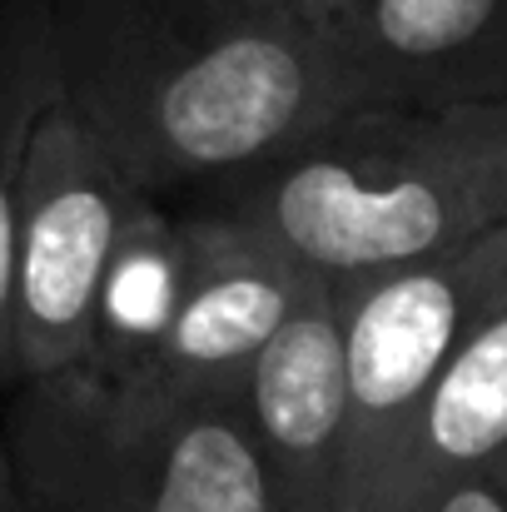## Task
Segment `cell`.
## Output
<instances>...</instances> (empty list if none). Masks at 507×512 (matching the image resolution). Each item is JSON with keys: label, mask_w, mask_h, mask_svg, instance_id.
I'll return each instance as SVG.
<instances>
[{"label": "cell", "mask_w": 507, "mask_h": 512, "mask_svg": "<svg viewBox=\"0 0 507 512\" xmlns=\"http://www.w3.org/2000/svg\"><path fill=\"white\" fill-rule=\"evenodd\" d=\"M55 50L75 105L155 199L373 110L329 35L279 0H55Z\"/></svg>", "instance_id": "obj_1"}, {"label": "cell", "mask_w": 507, "mask_h": 512, "mask_svg": "<svg viewBox=\"0 0 507 512\" xmlns=\"http://www.w3.org/2000/svg\"><path fill=\"white\" fill-rule=\"evenodd\" d=\"M214 209L329 284L423 264L507 224V105L353 110L224 179Z\"/></svg>", "instance_id": "obj_2"}, {"label": "cell", "mask_w": 507, "mask_h": 512, "mask_svg": "<svg viewBox=\"0 0 507 512\" xmlns=\"http://www.w3.org/2000/svg\"><path fill=\"white\" fill-rule=\"evenodd\" d=\"M0 438L20 512H279L239 398L80 363L25 378Z\"/></svg>", "instance_id": "obj_3"}, {"label": "cell", "mask_w": 507, "mask_h": 512, "mask_svg": "<svg viewBox=\"0 0 507 512\" xmlns=\"http://www.w3.org/2000/svg\"><path fill=\"white\" fill-rule=\"evenodd\" d=\"M507 279V224L423 264L334 284L343 324V478L334 512H368L448 358Z\"/></svg>", "instance_id": "obj_4"}, {"label": "cell", "mask_w": 507, "mask_h": 512, "mask_svg": "<svg viewBox=\"0 0 507 512\" xmlns=\"http://www.w3.org/2000/svg\"><path fill=\"white\" fill-rule=\"evenodd\" d=\"M135 184L75 105L60 50L30 115L15 219V373L50 378L90 358L95 299Z\"/></svg>", "instance_id": "obj_5"}, {"label": "cell", "mask_w": 507, "mask_h": 512, "mask_svg": "<svg viewBox=\"0 0 507 512\" xmlns=\"http://www.w3.org/2000/svg\"><path fill=\"white\" fill-rule=\"evenodd\" d=\"M309 269L224 209L179 219V294L145 378L165 393L239 398L254 358L284 329Z\"/></svg>", "instance_id": "obj_6"}, {"label": "cell", "mask_w": 507, "mask_h": 512, "mask_svg": "<svg viewBox=\"0 0 507 512\" xmlns=\"http://www.w3.org/2000/svg\"><path fill=\"white\" fill-rule=\"evenodd\" d=\"M249 433L269 468L279 512H334L343 478V324L334 284L309 274L284 329L239 388Z\"/></svg>", "instance_id": "obj_7"}, {"label": "cell", "mask_w": 507, "mask_h": 512, "mask_svg": "<svg viewBox=\"0 0 507 512\" xmlns=\"http://www.w3.org/2000/svg\"><path fill=\"white\" fill-rule=\"evenodd\" d=\"M324 35L373 110L507 105V0H363Z\"/></svg>", "instance_id": "obj_8"}, {"label": "cell", "mask_w": 507, "mask_h": 512, "mask_svg": "<svg viewBox=\"0 0 507 512\" xmlns=\"http://www.w3.org/2000/svg\"><path fill=\"white\" fill-rule=\"evenodd\" d=\"M507 448V279L448 358L403 458L368 512H423L458 473Z\"/></svg>", "instance_id": "obj_9"}, {"label": "cell", "mask_w": 507, "mask_h": 512, "mask_svg": "<svg viewBox=\"0 0 507 512\" xmlns=\"http://www.w3.org/2000/svg\"><path fill=\"white\" fill-rule=\"evenodd\" d=\"M174 294H179V219H169L155 194H135L100 279L85 368L140 383L169 329Z\"/></svg>", "instance_id": "obj_10"}, {"label": "cell", "mask_w": 507, "mask_h": 512, "mask_svg": "<svg viewBox=\"0 0 507 512\" xmlns=\"http://www.w3.org/2000/svg\"><path fill=\"white\" fill-rule=\"evenodd\" d=\"M55 65V0H0V383L15 373V219L30 115Z\"/></svg>", "instance_id": "obj_11"}, {"label": "cell", "mask_w": 507, "mask_h": 512, "mask_svg": "<svg viewBox=\"0 0 507 512\" xmlns=\"http://www.w3.org/2000/svg\"><path fill=\"white\" fill-rule=\"evenodd\" d=\"M423 512H507V448H498L488 463L458 473Z\"/></svg>", "instance_id": "obj_12"}, {"label": "cell", "mask_w": 507, "mask_h": 512, "mask_svg": "<svg viewBox=\"0 0 507 512\" xmlns=\"http://www.w3.org/2000/svg\"><path fill=\"white\" fill-rule=\"evenodd\" d=\"M279 5H284V10H294L304 25H314V30L324 35L329 25H338V20H343L348 10H358L363 0H279Z\"/></svg>", "instance_id": "obj_13"}, {"label": "cell", "mask_w": 507, "mask_h": 512, "mask_svg": "<svg viewBox=\"0 0 507 512\" xmlns=\"http://www.w3.org/2000/svg\"><path fill=\"white\" fill-rule=\"evenodd\" d=\"M0 512H20V498H15V473H10V453H5V438H0Z\"/></svg>", "instance_id": "obj_14"}]
</instances>
